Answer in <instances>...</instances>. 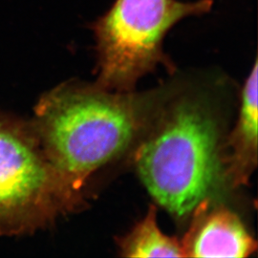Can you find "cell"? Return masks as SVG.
I'll return each instance as SVG.
<instances>
[{
  "mask_svg": "<svg viewBox=\"0 0 258 258\" xmlns=\"http://www.w3.org/2000/svg\"><path fill=\"white\" fill-rule=\"evenodd\" d=\"M134 162L157 203L184 219L224 182L219 127L210 110L188 98L153 114Z\"/></svg>",
  "mask_w": 258,
  "mask_h": 258,
  "instance_id": "cell-2",
  "label": "cell"
},
{
  "mask_svg": "<svg viewBox=\"0 0 258 258\" xmlns=\"http://www.w3.org/2000/svg\"><path fill=\"white\" fill-rule=\"evenodd\" d=\"M118 244L121 256L125 257H183L181 243L158 228L156 209L153 206Z\"/></svg>",
  "mask_w": 258,
  "mask_h": 258,
  "instance_id": "cell-7",
  "label": "cell"
},
{
  "mask_svg": "<svg viewBox=\"0 0 258 258\" xmlns=\"http://www.w3.org/2000/svg\"><path fill=\"white\" fill-rule=\"evenodd\" d=\"M213 0H116L91 24L97 41V85L113 92H132L140 78L167 63L163 40L180 20L202 16Z\"/></svg>",
  "mask_w": 258,
  "mask_h": 258,
  "instance_id": "cell-4",
  "label": "cell"
},
{
  "mask_svg": "<svg viewBox=\"0 0 258 258\" xmlns=\"http://www.w3.org/2000/svg\"><path fill=\"white\" fill-rule=\"evenodd\" d=\"M192 222L181 242L183 257H248L257 244L239 217L206 199L192 212Z\"/></svg>",
  "mask_w": 258,
  "mask_h": 258,
  "instance_id": "cell-5",
  "label": "cell"
},
{
  "mask_svg": "<svg viewBox=\"0 0 258 258\" xmlns=\"http://www.w3.org/2000/svg\"><path fill=\"white\" fill-rule=\"evenodd\" d=\"M257 61L246 81L239 118L221 146L224 182L235 187L249 182L257 166Z\"/></svg>",
  "mask_w": 258,
  "mask_h": 258,
  "instance_id": "cell-6",
  "label": "cell"
},
{
  "mask_svg": "<svg viewBox=\"0 0 258 258\" xmlns=\"http://www.w3.org/2000/svg\"><path fill=\"white\" fill-rule=\"evenodd\" d=\"M150 97L67 83L45 93L31 120L53 165L77 191L142 136L154 114Z\"/></svg>",
  "mask_w": 258,
  "mask_h": 258,
  "instance_id": "cell-1",
  "label": "cell"
},
{
  "mask_svg": "<svg viewBox=\"0 0 258 258\" xmlns=\"http://www.w3.org/2000/svg\"><path fill=\"white\" fill-rule=\"evenodd\" d=\"M83 202L49 160L32 121L0 112V237L44 229Z\"/></svg>",
  "mask_w": 258,
  "mask_h": 258,
  "instance_id": "cell-3",
  "label": "cell"
}]
</instances>
